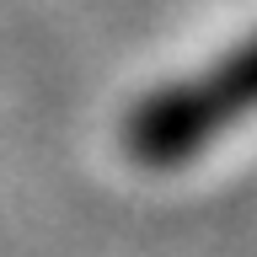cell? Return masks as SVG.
<instances>
[{"label":"cell","instance_id":"obj_1","mask_svg":"<svg viewBox=\"0 0 257 257\" xmlns=\"http://www.w3.org/2000/svg\"><path fill=\"white\" fill-rule=\"evenodd\" d=\"M252 102V43H236L230 59L204 70L188 86L150 96L134 123H128V150L145 166H172L188 161L193 150H204L220 128H230Z\"/></svg>","mask_w":257,"mask_h":257}]
</instances>
